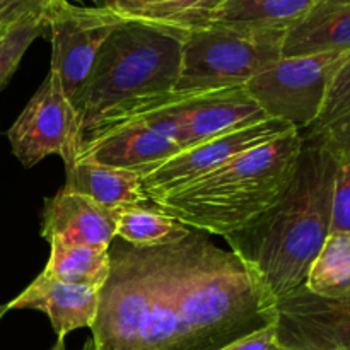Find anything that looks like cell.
<instances>
[{
    "label": "cell",
    "instance_id": "1",
    "mask_svg": "<svg viewBox=\"0 0 350 350\" xmlns=\"http://www.w3.org/2000/svg\"><path fill=\"white\" fill-rule=\"evenodd\" d=\"M108 253L96 350H221L275 323L260 277L204 232L156 248L111 243Z\"/></svg>",
    "mask_w": 350,
    "mask_h": 350
},
{
    "label": "cell",
    "instance_id": "2",
    "mask_svg": "<svg viewBox=\"0 0 350 350\" xmlns=\"http://www.w3.org/2000/svg\"><path fill=\"white\" fill-rule=\"evenodd\" d=\"M337 157L303 142L296 171L279 200L239 231L224 236L231 252L275 301L304 286L330 236Z\"/></svg>",
    "mask_w": 350,
    "mask_h": 350
},
{
    "label": "cell",
    "instance_id": "3",
    "mask_svg": "<svg viewBox=\"0 0 350 350\" xmlns=\"http://www.w3.org/2000/svg\"><path fill=\"white\" fill-rule=\"evenodd\" d=\"M181 44L183 38L130 21L106 38L72 98L81 147L170 101L180 75Z\"/></svg>",
    "mask_w": 350,
    "mask_h": 350
},
{
    "label": "cell",
    "instance_id": "4",
    "mask_svg": "<svg viewBox=\"0 0 350 350\" xmlns=\"http://www.w3.org/2000/svg\"><path fill=\"white\" fill-rule=\"evenodd\" d=\"M303 150L297 130L232 157L195 183L150 202L149 207L191 231L228 236L269 211L287 188Z\"/></svg>",
    "mask_w": 350,
    "mask_h": 350
},
{
    "label": "cell",
    "instance_id": "5",
    "mask_svg": "<svg viewBox=\"0 0 350 350\" xmlns=\"http://www.w3.org/2000/svg\"><path fill=\"white\" fill-rule=\"evenodd\" d=\"M286 34L246 33L207 26L188 34L174 94H198L241 88L258 72L282 58Z\"/></svg>",
    "mask_w": 350,
    "mask_h": 350
},
{
    "label": "cell",
    "instance_id": "6",
    "mask_svg": "<svg viewBox=\"0 0 350 350\" xmlns=\"http://www.w3.org/2000/svg\"><path fill=\"white\" fill-rule=\"evenodd\" d=\"M350 51L282 57L245 84L270 120L289 123L297 132L320 115L328 88Z\"/></svg>",
    "mask_w": 350,
    "mask_h": 350
},
{
    "label": "cell",
    "instance_id": "7",
    "mask_svg": "<svg viewBox=\"0 0 350 350\" xmlns=\"http://www.w3.org/2000/svg\"><path fill=\"white\" fill-rule=\"evenodd\" d=\"M265 120L270 118L241 85L198 94L173 92L166 105L142 113L130 122L146 123L173 140L180 150H187Z\"/></svg>",
    "mask_w": 350,
    "mask_h": 350
},
{
    "label": "cell",
    "instance_id": "8",
    "mask_svg": "<svg viewBox=\"0 0 350 350\" xmlns=\"http://www.w3.org/2000/svg\"><path fill=\"white\" fill-rule=\"evenodd\" d=\"M7 137L12 154L24 167L36 166L51 154L60 156L65 166L77 161L81 152L77 115L55 72H48Z\"/></svg>",
    "mask_w": 350,
    "mask_h": 350
},
{
    "label": "cell",
    "instance_id": "9",
    "mask_svg": "<svg viewBox=\"0 0 350 350\" xmlns=\"http://www.w3.org/2000/svg\"><path fill=\"white\" fill-rule=\"evenodd\" d=\"M123 23L126 21L105 7L51 2L44 29L51 43L50 70L58 75L70 101L84 84L106 38Z\"/></svg>",
    "mask_w": 350,
    "mask_h": 350
},
{
    "label": "cell",
    "instance_id": "10",
    "mask_svg": "<svg viewBox=\"0 0 350 350\" xmlns=\"http://www.w3.org/2000/svg\"><path fill=\"white\" fill-rule=\"evenodd\" d=\"M289 130L296 129L279 120H265V122L234 130L226 135H219L191 149L181 150L170 161H166L163 166L154 170L147 176L140 178L142 191L149 198V202L174 193L211 174L232 157L256 146H262L272 140L273 137L289 132Z\"/></svg>",
    "mask_w": 350,
    "mask_h": 350
},
{
    "label": "cell",
    "instance_id": "11",
    "mask_svg": "<svg viewBox=\"0 0 350 350\" xmlns=\"http://www.w3.org/2000/svg\"><path fill=\"white\" fill-rule=\"evenodd\" d=\"M275 344L286 350H350V296L328 299L299 287L275 303Z\"/></svg>",
    "mask_w": 350,
    "mask_h": 350
},
{
    "label": "cell",
    "instance_id": "12",
    "mask_svg": "<svg viewBox=\"0 0 350 350\" xmlns=\"http://www.w3.org/2000/svg\"><path fill=\"white\" fill-rule=\"evenodd\" d=\"M181 152L180 147L142 122H126L81 147L77 159L147 176Z\"/></svg>",
    "mask_w": 350,
    "mask_h": 350
},
{
    "label": "cell",
    "instance_id": "13",
    "mask_svg": "<svg viewBox=\"0 0 350 350\" xmlns=\"http://www.w3.org/2000/svg\"><path fill=\"white\" fill-rule=\"evenodd\" d=\"M41 236L46 241L57 236L68 243L109 250L116 238L115 212L62 188L57 195L44 198Z\"/></svg>",
    "mask_w": 350,
    "mask_h": 350
},
{
    "label": "cell",
    "instance_id": "14",
    "mask_svg": "<svg viewBox=\"0 0 350 350\" xmlns=\"http://www.w3.org/2000/svg\"><path fill=\"white\" fill-rule=\"evenodd\" d=\"M99 293L84 286H72L41 272L7 310H36L48 317L55 334L67 337L79 328H91L98 317Z\"/></svg>",
    "mask_w": 350,
    "mask_h": 350
},
{
    "label": "cell",
    "instance_id": "15",
    "mask_svg": "<svg viewBox=\"0 0 350 350\" xmlns=\"http://www.w3.org/2000/svg\"><path fill=\"white\" fill-rule=\"evenodd\" d=\"M130 23H142L164 33L187 38L207 27L222 0H96Z\"/></svg>",
    "mask_w": 350,
    "mask_h": 350
},
{
    "label": "cell",
    "instance_id": "16",
    "mask_svg": "<svg viewBox=\"0 0 350 350\" xmlns=\"http://www.w3.org/2000/svg\"><path fill=\"white\" fill-rule=\"evenodd\" d=\"M64 188L84 195L111 212L150 205L142 191L139 174L85 159H77L65 166Z\"/></svg>",
    "mask_w": 350,
    "mask_h": 350
},
{
    "label": "cell",
    "instance_id": "17",
    "mask_svg": "<svg viewBox=\"0 0 350 350\" xmlns=\"http://www.w3.org/2000/svg\"><path fill=\"white\" fill-rule=\"evenodd\" d=\"M320 3L321 0H222L208 26L286 34Z\"/></svg>",
    "mask_w": 350,
    "mask_h": 350
},
{
    "label": "cell",
    "instance_id": "18",
    "mask_svg": "<svg viewBox=\"0 0 350 350\" xmlns=\"http://www.w3.org/2000/svg\"><path fill=\"white\" fill-rule=\"evenodd\" d=\"M350 51V2L320 3L284 36L282 57Z\"/></svg>",
    "mask_w": 350,
    "mask_h": 350
},
{
    "label": "cell",
    "instance_id": "19",
    "mask_svg": "<svg viewBox=\"0 0 350 350\" xmlns=\"http://www.w3.org/2000/svg\"><path fill=\"white\" fill-rule=\"evenodd\" d=\"M299 133L304 144L325 147L335 157L350 156V57L335 74L320 115Z\"/></svg>",
    "mask_w": 350,
    "mask_h": 350
},
{
    "label": "cell",
    "instance_id": "20",
    "mask_svg": "<svg viewBox=\"0 0 350 350\" xmlns=\"http://www.w3.org/2000/svg\"><path fill=\"white\" fill-rule=\"evenodd\" d=\"M50 258L43 272L51 279L72 286L101 291L109 275L108 250L50 238Z\"/></svg>",
    "mask_w": 350,
    "mask_h": 350
},
{
    "label": "cell",
    "instance_id": "21",
    "mask_svg": "<svg viewBox=\"0 0 350 350\" xmlns=\"http://www.w3.org/2000/svg\"><path fill=\"white\" fill-rule=\"evenodd\" d=\"M116 236L139 248L173 245L183 241L190 228L152 207H126L115 211Z\"/></svg>",
    "mask_w": 350,
    "mask_h": 350
},
{
    "label": "cell",
    "instance_id": "22",
    "mask_svg": "<svg viewBox=\"0 0 350 350\" xmlns=\"http://www.w3.org/2000/svg\"><path fill=\"white\" fill-rule=\"evenodd\" d=\"M304 287L328 299L350 296V232H330L311 265Z\"/></svg>",
    "mask_w": 350,
    "mask_h": 350
},
{
    "label": "cell",
    "instance_id": "23",
    "mask_svg": "<svg viewBox=\"0 0 350 350\" xmlns=\"http://www.w3.org/2000/svg\"><path fill=\"white\" fill-rule=\"evenodd\" d=\"M46 17H36L16 24L0 36V91L19 67L24 53L38 36H44Z\"/></svg>",
    "mask_w": 350,
    "mask_h": 350
},
{
    "label": "cell",
    "instance_id": "24",
    "mask_svg": "<svg viewBox=\"0 0 350 350\" xmlns=\"http://www.w3.org/2000/svg\"><path fill=\"white\" fill-rule=\"evenodd\" d=\"M330 232H350V156L337 157Z\"/></svg>",
    "mask_w": 350,
    "mask_h": 350
},
{
    "label": "cell",
    "instance_id": "25",
    "mask_svg": "<svg viewBox=\"0 0 350 350\" xmlns=\"http://www.w3.org/2000/svg\"><path fill=\"white\" fill-rule=\"evenodd\" d=\"M53 0H0V29L7 31L16 24L36 17H46Z\"/></svg>",
    "mask_w": 350,
    "mask_h": 350
},
{
    "label": "cell",
    "instance_id": "26",
    "mask_svg": "<svg viewBox=\"0 0 350 350\" xmlns=\"http://www.w3.org/2000/svg\"><path fill=\"white\" fill-rule=\"evenodd\" d=\"M275 347V323L252 332L221 350H272Z\"/></svg>",
    "mask_w": 350,
    "mask_h": 350
},
{
    "label": "cell",
    "instance_id": "27",
    "mask_svg": "<svg viewBox=\"0 0 350 350\" xmlns=\"http://www.w3.org/2000/svg\"><path fill=\"white\" fill-rule=\"evenodd\" d=\"M51 350H67V345H65V337H58L55 345L51 347Z\"/></svg>",
    "mask_w": 350,
    "mask_h": 350
},
{
    "label": "cell",
    "instance_id": "28",
    "mask_svg": "<svg viewBox=\"0 0 350 350\" xmlns=\"http://www.w3.org/2000/svg\"><path fill=\"white\" fill-rule=\"evenodd\" d=\"M82 350H96V349H94V342H92V338H89V340L85 342L84 347H82Z\"/></svg>",
    "mask_w": 350,
    "mask_h": 350
},
{
    "label": "cell",
    "instance_id": "29",
    "mask_svg": "<svg viewBox=\"0 0 350 350\" xmlns=\"http://www.w3.org/2000/svg\"><path fill=\"white\" fill-rule=\"evenodd\" d=\"M350 0H321V3H349Z\"/></svg>",
    "mask_w": 350,
    "mask_h": 350
},
{
    "label": "cell",
    "instance_id": "30",
    "mask_svg": "<svg viewBox=\"0 0 350 350\" xmlns=\"http://www.w3.org/2000/svg\"><path fill=\"white\" fill-rule=\"evenodd\" d=\"M7 311H9V310H7V304H5V306H0V320H2L3 314H5Z\"/></svg>",
    "mask_w": 350,
    "mask_h": 350
},
{
    "label": "cell",
    "instance_id": "31",
    "mask_svg": "<svg viewBox=\"0 0 350 350\" xmlns=\"http://www.w3.org/2000/svg\"><path fill=\"white\" fill-rule=\"evenodd\" d=\"M67 2H72V3H81V2H85V0H67ZM96 2V0H94Z\"/></svg>",
    "mask_w": 350,
    "mask_h": 350
},
{
    "label": "cell",
    "instance_id": "32",
    "mask_svg": "<svg viewBox=\"0 0 350 350\" xmlns=\"http://www.w3.org/2000/svg\"><path fill=\"white\" fill-rule=\"evenodd\" d=\"M272 350H286V349H280V347H279V345H277V344H275V347H273Z\"/></svg>",
    "mask_w": 350,
    "mask_h": 350
},
{
    "label": "cell",
    "instance_id": "33",
    "mask_svg": "<svg viewBox=\"0 0 350 350\" xmlns=\"http://www.w3.org/2000/svg\"><path fill=\"white\" fill-rule=\"evenodd\" d=\"M3 33H5V31H2V29H0V36H2V34H3Z\"/></svg>",
    "mask_w": 350,
    "mask_h": 350
}]
</instances>
